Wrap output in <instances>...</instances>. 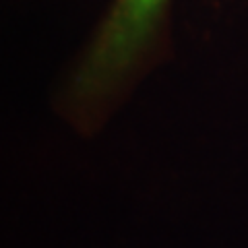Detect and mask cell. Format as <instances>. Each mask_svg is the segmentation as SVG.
<instances>
[{
    "label": "cell",
    "mask_w": 248,
    "mask_h": 248,
    "mask_svg": "<svg viewBox=\"0 0 248 248\" xmlns=\"http://www.w3.org/2000/svg\"><path fill=\"white\" fill-rule=\"evenodd\" d=\"M166 0H116L87 60L75 77L77 97H95L137 60L159 21Z\"/></svg>",
    "instance_id": "cell-1"
}]
</instances>
